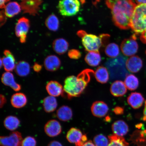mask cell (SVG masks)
<instances>
[{
  "label": "cell",
  "mask_w": 146,
  "mask_h": 146,
  "mask_svg": "<svg viewBox=\"0 0 146 146\" xmlns=\"http://www.w3.org/2000/svg\"><path fill=\"white\" fill-rule=\"evenodd\" d=\"M0 99H1V104H0V106L1 108H3L5 104L6 103L7 99L4 95L3 94L1 95L0 96Z\"/></svg>",
  "instance_id": "cell-40"
},
{
  "label": "cell",
  "mask_w": 146,
  "mask_h": 146,
  "mask_svg": "<svg viewBox=\"0 0 146 146\" xmlns=\"http://www.w3.org/2000/svg\"><path fill=\"white\" fill-rule=\"evenodd\" d=\"M6 15H5L4 11H1V25H4L6 21Z\"/></svg>",
  "instance_id": "cell-39"
},
{
  "label": "cell",
  "mask_w": 146,
  "mask_h": 146,
  "mask_svg": "<svg viewBox=\"0 0 146 146\" xmlns=\"http://www.w3.org/2000/svg\"><path fill=\"white\" fill-rule=\"evenodd\" d=\"M109 143L108 146H128L129 143L123 137L113 134L108 136Z\"/></svg>",
  "instance_id": "cell-32"
},
{
  "label": "cell",
  "mask_w": 146,
  "mask_h": 146,
  "mask_svg": "<svg viewBox=\"0 0 146 146\" xmlns=\"http://www.w3.org/2000/svg\"><path fill=\"white\" fill-rule=\"evenodd\" d=\"M4 125L7 129L10 131L15 130L19 127L20 121L17 117L14 116H9L4 120Z\"/></svg>",
  "instance_id": "cell-30"
},
{
  "label": "cell",
  "mask_w": 146,
  "mask_h": 146,
  "mask_svg": "<svg viewBox=\"0 0 146 146\" xmlns=\"http://www.w3.org/2000/svg\"><path fill=\"white\" fill-rule=\"evenodd\" d=\"M45 132L50 137L59 135L62 132V127L59 122L56 120H51L47 122L44 127Z\"/></svg>",
  "instance_id": "cell-11"
},
{
  "label": "cell",
  "mask_w": 146,
  "mask_h": 146,
  "mask_svg": "<svg viewBox=\"0 0 146 146\" xmlns=\"http://www.w3.org/2000/svg\"><path fill=\"white\" fill-rule=\"evenodd\" d=\"M23 140L21 133L16 131L9 136H1L0 144L1 146H21Z\"/></svg>",
  "instance_id": "cell-9"
},
{
  "label": "cell",
  "mask_w": 146,
  "mask_h": 146,
  "mask_svg": "<svg viewBox=\"0 0 146 146\" xmlns=\"http://www.w3.org/2000/svg\"><path fill=\"white\" fill-rule=\"evenodd\" d=\"M94 74V70L87 69L82 71L77 76H68L64 82L62 96L67 97L69 100L79 96L87 87L91 76Z\"/></svg>",
  "instance_id": "cell-2"
},
{
  "label": "cell",
  "mask_w": 146,
  "mask_h": 146,
  "mask_svg": "<svg viewBox=\"0 0 146 146\" xmlns=\"http://www.w3.org/2000/svg\"><path fill=\"white\" fill-rule=\"evenodd\" d=\"M33 68L35 72H39L41 70L42 68V66L39 63H34Z\"/></svg>",
  "instance_id": "cell-38"
},
{
  "label": "cell",
  "mask_w": 146,
  "mask_h": 146,
  "mask_svg": "<svg viewBox=\"0 0 146 146\" xmlns=\"http://www.w3.org/2000/svg\"><path fill=\"white\" fill-rule=\"evenodd\" d=\"M82 3H84L85 2V0H80Z\"/></svg>",
  "instance_id": "cell-47"
},
{
  "label": "cell",
  "mask_w": 146,
  "mask_h": 146,
  "mask_svg": "<svg viewBox=\"0 0 146 146\" xmlns=\"http://www.w3.org/2000/svg\"><path fill=\"white\" fill-rule=\"evenodd\" d=\"M91 110L93 115L96 117L102 118L107 114L109 108L108 106L104 102L97 101L92 104Z\"/></svg>",
  "instance_id": "cell-10"
},
{
  "label": "cell",
  "mask_w": 146,
  "mask_h": 146,
  "mask_svg": "<svg viewBox=\"0 0 146 146\" xmlns=\"http://www.w3.org/2000/svg\"><path fill=\"white\" fill-rule=\"evenodd\" d=\"M145 53H146V50Z\"/></svg>",
  "instance_id": "cell-48"
},
{
  "label": "cell",
  "mask_w": 146,
  "mask_h": 146,
  "mask_svg": "<svg viewBox=\"0 0 146 146\" xmlns=\"http://www.w3.org/2000/svg\"><path fill=\"white\" fill-rule=\"evenodd\" d=\"M68 56L71 59L78 60L81 57L82 54L79 50L72 49L68 51Z\"/></svg>",
  "instance_id": "cell-36"
},
{
  "label": "cell",
  "mask_w": 146,
  "mask_h": 146,
  "mask_svg": "<svg viewBox=\"0 0 146 146\" xmlns=\"http://www.w3.org/2000/svg\"><path fill=\"white\" fill-rule=\"evenodd\" d=\"M140 39L142 42L146 44V30L141 34Z\"/></svg>",
  "instance_id": "cell-41"
},
{
  "label": "cell",
  "mask_w": 146,
  "mask_h": 146,
  "mask_svg": "<svg viewBox=\"0 0 146 146\" xmlns=\"http://www.w3.org/2000/svg\"><path fill=\"white\" fill-rule=\"evenodd\" d=\"M3 54L5 56L1 59L5 70L7 72H12L15 70L16 65L15 60L13 55L8 50H5Z\"/></svg>",
  "instance_id": "cell-15"
},
{
  "label": "cell",
  "mask_w": 146,
  "mask_h": 146,
  "mask_svg": "<svg viewBox=\"0 0 146 146\" xmlns=\"http://www.w3.org/2000/svg\"><path fill=\"white\" fill-rule=\"evenodd\" d=\"M2 83L6 86L10 87L15 91H19L21 89V85L16 83L13 74L10 72H4L1 78Z\"/></svg>",
  "instance_id": "cell-16"
},
{
  "label": "cell",
  "mask_w": 146,
  "mask_h": 146,
  "mask_svg": "<svg viewBox=\"0 0 146 146\" xmlns=\"http://www.w3.org/2000/svg\"><path fill=\"white\" fill-rule=\"evenodd\" d=\"M142 119L143 121H146V100L145 101V107L143 110V116Z\"/></svg>",
  "instance_id": "cell-45"
},
{
  "label": "cell",
  "mask_w": 146,
  "mask_h": 146,
  "mask_svg": "<svg viewBox=\"0 0 146 146\" xmlns=\"http://www.w3.org/2000/svg\"><path fill=\"white\" fill-rule=\"evenodd\" d=\"M21 5L17 2H11L5 5V13L7 17L12 18L21 12Z\"/></svg>",
  "instance_id": "cell-24"
},
{
  "label": "cell",
  "mask_w": 146,
  "mask_h": 146,
  "mask_svg": "<svg viewBox=\"0 0 146 146\" xmlns=\"http://www.w3.org/2000/svg\"><path fill=\"white\" fill-rule=\"evenodd\" d=\"M43 106L44 109L47 113H51L56 110L57 107V100L54 97L48 96L43 100Z\"/></svg>",
  "instance_id": "cell-27"
},
{
  "label": "cell",
  "mask_w": 146,
  "mask_h": 146,
  "mask_svg": "<svg viewBox=\"0 0 146 146\" xmlns=\"http://www.w3.org/2000/svg\"><path fill=\"white\" fill-rule=\"evenodd\" d=\"M68 42L63 38H58L52 43V48L56 53L59 55L64 54L68 50Z\"/></svg>",
  "instance_id": "cell-21"
},
{
  "label": "cell",
  "mask_w": 146,
  "mask_h": 146,
  "mask_svg": "<svg viewBox=\"0 0 146 146\" xmlns=\"http://www.w3.org/2000/svg\"><path fill=\"white\" fill-rule=\"evenodd\" d=\"M85 60L90 66L96 67L101 62V56L99 52H89L85 56Z\"/></svg>",
  "instance_id": "cell-25"
},
{
  "label": "cell",
  "mask_w": 146,
  "mask_h": 146,
  "mask_svg": "<svg viewBox=\"0 0 146 146\" xmlns=\"http://www.w3.org/2000/svg\"><path fill=\"white\" fill-rule=\"evenodd\" d=\"M44 64L46 70L53 72L60 68L61 65V61L58 56L54 55H50L45 58Z\"/></svg>",
  "instance_id": "cell-14"
},
{
  "label": "cell",
  "mask_w": 146,
  "mask_h": 146,
  "mask_svg": "<svg viewBox=\"0 0 146 146\" xmlns=\"http://www.w3.org/2000/svg\"><path fill=\"white\" fill-rule=\"evenodd\" d=\"M105 52L106 54L109 57L113 58H115L119 54V47L115 43L109 44L106 47Z\"/></svg>",
  "instance_id": "cell-33"
},
{
  "label": "cell",
  "mask_w": 146,
  "mask_h": 146,
  "mask_svg": "<svg viewBox=\"0 0 146 146\" xmlns=\"http://www.w3.org/2000/svg\"><path fill=\"white\" fill-rule=\"evenodd\" d=\"M15 70L18 76L25 77L28 76L30 72V64L27 62L21 61L16 64Z\"/></svg>",
  "instance_id": "cell-26"
},
{
  "label": "cell",
  "mask_w": 146,
  "mask_h": 146,
  "mask_svg": "<svg viewBox=\"0 0 146 146\" xmlns=\"http://www.w3.org/2000/svg\"><path fill=\"white\" fill-rule=\"evenodd\" d=\"M112 129L114 134L120 137L125 135L129 131L128 125L121 120H118L113 123Z\"/></svg>",
  "instance_id": "cell-19"
},
{
  "label": "cell",
  "mask_w": 146,
  "mask_h": 146,
  "mask_svg": "<svg viewBox=\"0 0 146 146\" xmlns=\"http://www.w3.org/2000/svg\"><path fill=\"white\" fill-rule=\"evenodd\" d=\"M124 108L123 107L117 106L113 109V112L117 115L123 114L124 113Z\"/></svg>",
  "instance_id": "cell-37"
},
{
  "label": "cell",
  "mask_w": 146,
  "mask_h": 146,
  "mask_svg": "<svg viewBox=\"0 0 146 146\" xmlns=\"http://www.w3.org/2000/svg\"><path fill=\"white\" fill-rule=\"evenodd\" d=\"M137 3L139 4H145L146 0H135Z\"/></svg>",
  "instance_id": "cell-46"
},
{
  "label": "cell",
  "mask_w": 146,
  "mask_h": 146,
  "mask_svg": "<svg viewBox=\"0 0 146 146\" xmlns=\"http://www.w3.org/2000/svg\"><path fill=\"white\" fill-rule=\"evenodd\" d=\"M136 36L134 34L131 38L124 39L122 41L120 48L124 55L131 56L137 52L138 45L136 41Z\"/></svg>",
  "instance_id": "cell-6"
},
{
  "label": "cell",
  "mask_w": 146,
  "mask_h": 146,
  "mask_svg": "<svg viewBox=\"0 0 146 146\" xmlns=\"http://www.w3.org/2000/svg\"><path fill=\"white\" fill-rule=\"evenodd\" d=\"M30 27V21L27 18L23 17L18 20L15 27V33L16 36L19 38L21 43L26 42Z\"/></svg>",
  "instance_id": "cell-7"
},
{
  "label": "cell",
  "mask_w": 146,
  "mask_h": 146,
  "mask_svg": "<svg viewBox=\"0 0 146 146\" xmlns=\"http://www.w3.org/2000/svg\"><path fill=\"white\" fill-rule=\"evenodd\" d=\"M78 35L82 38V44L88 52H99L100 47L108 41L110 36L102 34L99 36L92 34H88L83 30L77 33Z\"/></svg>",
  "instance_id": "cell-3"
},
{
  "label": "cell",
  "mask_w": 146,
  "mask_h": 146,
  "mask_svg": "<svg viewBox=\"0 0 146 146\" xmlns=\"http://www.w3.org/2000/svg\"><path fill=\"white\" fill-rule=\"evenodd\" d=\"M82 146H96L90 140L86 142Z\"/></svg>",
  "instance_id": "cell-44"
},
{
  "label": "cell",
  "mask_w": 146,
  "mask_h": 146,
  "mask_svg": "<svg viewBox=\"0 0 146 146\" xmlns=\"http://www.w3.org/2000/svg\"><path fill=\"white\" fill-rule=\"evenodd\" d=\"M94 141L96 146H108L109 143L106 137L102 134L95 136Z\"/></svg>",
  "instance_id": "cell-34"
},
{
  "label": "cell",
  "mask_w": 146,
  "mask_h": 146,
  "mask_svg": "<svg viewBox=\"0 0 146 146\" xmlns=\"http://www.w3.org/2000/svg\"><path fill=\"white\" fill-rule=\"evenodd\" d=\"M125 66L129 72L136 73L142 68L143 62L139 56H133L127 60Z\"/></svg>",
  "instance_id": "cell-12"
},
{
  "label": "cell",
  "mask_w": 146,
  "mask_h": 146,
  "mask_svg": "<svg viewBox=\"0 0 146 146\" xmlns=\"http://www.w3.org/2000/svg\"><path fill=\"white\" fill-rule=\"evenodd\" d=\"M106 5L110 9L113 22L122 30L130 28L133 12L136 6L133 0H106Z\"/></svg>",
  "instance_id": "cell-1"
},
{
  "label": "cell",
  "mask_w": 146,
  "mask_h": 146,
  "mask_svg": "<svg viewBox=\"0 0 146 146\" xmlns=\"http://www.w3.org/2000/svg\"><path fill=\"white\" fill-rule=\"evenodd\" d=\"M125 84L127 88L131 91L136 90L139 85V81L136 76L132 74L126 76Z\"/></svg>",
  "instance_id": "cell-31"
},
{
  "label": "cell",
  "mask_w": 146,
  "mask_h": 146,
  "mask_svg": "<svg viewBox=\"0 0 146 146\" xmlns=\"http://www.w3.org/2000/svg\"><path fill=\"white\" fill-rule=\"evenodd\" d=\"M10 0H1L0 1V8L1 9L5 8V4L8 3Z\"/></svg>",
  "instance_id": "cell-43"
},
{
  "label": "cell",
  "mask_w": 146,
  "mask_h": 146,
  "mask_svg": "<svg viewBox=\"0 0 146 146\" xmlns=\"http://www.w3.org/2000/svg\"><path fill=\"white\" fill-rule=\"evenodd\" d=\"M145 98L141 93L133 92L129 95L127 98V102L133 108L139 109L143 104Z\"/></svg>",
  "instance_id": "cell-18"
},
{
  "label": "cell",
  "mask_w": 146,
  "mask_h": 146,
  "mask_svg": "<svg viewBox=\"0 0 146 146\" xmlns=\"http://www.w3.org/2000/svg\"><path fill=\"white\" fill-rule=\"evenodd\" d=\"M80 7L79 0H60L57 7L60 13L66 17L76 15L79 12Z\"/></svg>",
  "instance_id": "cell-5"
},
{
  "label": "cell",
  "mask_w": 146,
  "mask_h": 146,
  "mask_svg": "<svg viewBox=\"0 0 146 146\" xmlns=\"http://www.w3.org/2000/svg\"><path fill=\"white\" fill-rule=\"evenodd\" d=\"M83 136L79 129L72 127L67 132L66 138L70 143L75 144L76 146H82L85 143L82 141Z\"/></svg>",
  "instance_id": "cell-13"
},
{
  "label": "cell",
  "mask_w": 146,
  "mask_h": 146,
  "mask_svg": "<svg viewBox=\"0 0 146 146\" xmlns=\"http://www.w3.org/2000/svg\"><path fill=\"white\" fill-rule=\"evenodd\" d=\"M47 146H63L59 142L56 141H51Z\"/></svg>",
  "instance_id": "cell-42"
},
{
  "label": "cell",
  "mask_w": 146,
  "mask_h": 146,
  "mask_svg": "<svg viewBox=\"0 0 146 146\" xmlns=\"http://www.w3.org/2000/svg\"><path fill=\"white\" fill-rule=\"evenodd\" d=\"M45 25L49 30L56 32L59 28V20L54 14H51L46 19Z\"/></svg>",
  "instance_id": "cell-29"
},
{
  "label": "cell",
  "mask_w": 146,
  "mask_h": 146,
  "mask_svg": "<svg viewBox=\"0 0 146 146\" xmlns=\"http://www.w3.org/2000/svg\"><path fill=\"white\" fill-rule=\"evenodd\" d=\"M46 88L48 94L54 97L62 95L63 92L62 86L59 82L55 81L48 82L46 86Z\"/></svg>",
  "instance_id": "cell-17"
},
{
  "label": "cell",
  "mask_w": 146,
  "mask_h": 146,
  "mask_svg": "<svg viewBox=\"0 0 146 146\" xmlns=\"http://www.w3.org/2000/svg\"><path fill=\"white\" fill-rule=\"evenodd\" d=\"M27 102L26 96L22 93H17L14 94L11 99V103L12 106L18 109L25 107Z\"/></svg>",
  "instance_id": "cell-22"
},
{
  "label": "cell",
  "mask_w": 146,
  "mask_h": 146,
  "mask_svg": "<svg viewBox=\"0 0 146 146\" xmlns=\"http://www.w3.org/2000/svg\"><path fill=\"white\" fill-rule=\"evenodd\" d=\"M110 91L111 94L116 97H121L126 94L127 88L125 83L121 81H116L111 85Z\"/></svg>",
  "instance_id": "cell-20"
},
{
  "label": "cell",
  "mask_w": 146,
  "mask_h": 146,
  "mask_svg": "<svg viewBox=\"0 0 146 146\" xmlns=\"http://www.w3.org/2000/svg\"><path fill=\"white\" fill-rule=\"evenodd\" d=\"M56 116L59 120L63 121L70 120L73 116L72 109L68 106H62L56 111Z\"/></svg>",
  "instance_id": "cell-23"
},
{
  "label": "cell",
  "mask_w": 146,
  "mask_h": 146,
  "mask_svg": "<svg viewBox=\"0 0 146 146\" xmlns=\"http://www.w3.org/2000/svg\"><path fill=\"white\" fill-rule=\"evenodd\" d=\"M94 76L97 81L102 84L106 83L109 79L108 71L106 67L103 66L97 68L94 72Z\"/></svg>",
  "instance_id": "cell-28"
},
{
  "label": "cell",
  "mask_w": 146,
  "mask_h": 146,
  "mask_svg": "<svg viewBox=\"0 0 146 146\" xmlns=\"http://www.w3.org/2000/svg\"><path fill=\"white\" fill-rule=\"evenodd\" d=\"M43 0H21V5L24 13L35 16Z\"/></svg>",
  "instance_id": "cell-8"
},
{
  "label": "cell",
  "mask_w": 146,
  "mask_h": 146,
  "mask_svg": "<svg viewBox=\"0 0 146 146\" xmlns=\"http://www.w3.org/2000/svg\"><path fill=\"white\" fill-rule=\"evenodd\" d=\"M36 141L33 137L27 136L23 140L21 146H36Z\"/></svg>",
  "instance_id": "cell-35"
},
{
  "label": "cell",
  "mask_w": 146,
  "mask_h": 146,
  "mask_svg": "<svg viewBox=\"0 0 146 146\" xmlns=\"http://www.w3.org/2000/svg\"><path fill=\"white\" fill-rule=\"evenodd\" d=\"M130 28L136 35L146 30V3L136 5L131 18Z\"/></svg>",
  "instance_id": "cell-4"
}]
</instances>
